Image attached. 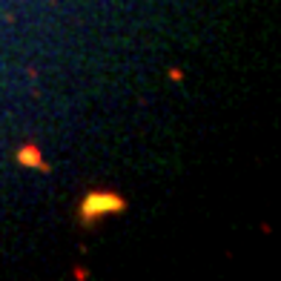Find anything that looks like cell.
Returning a JSON list of instances; mask_svg holds the SVG:
<instances>
[{
	"label": "cell",
	"instance_id": "obj_1",
	"mask_svg": "<svg viewBox=\"0 0 281 281\" xmlns=\"http://www.w3.org/2000/svg\"><path fill=\"white\" fill-rule=\"evenodd\" d=\"M120 210H126V201L120 198L118 192L92 190V192H86V198L80 201V224L92 227L98 218L112 215V212H120Z\"/></svg>",
	"mask_w": 281,
	"mask_h": 281
},
{
	"label": "cell",
	"instance_id": "obj_2",
	"mask_svg": "<svg viewBox=\"0 0 281 281\" xmlns=\"http://www.w3.org/2000/svg\"><path fill=\"white\" fill-rule=\"evenodd\" d=\"M15 158H18V164H23V167H35V170H49L46 167V161H43V155H40V150L35 147V144H26V147H20L18 152H15Z\"/></svg>",
	"mask_w": 281,
	"mask_h": 281
},
{
	"label": "cell",
	"instance_id": "obj_3",
	"mask_svg": "<svg viewBox=\"0 0 281 281\" xmlns=\"http://www.w3.org/2000/svg\"><path fill=\"white\" fill-rule=\"evenodd\" d=\"M170 78H172V80H181V78H184V72H181V69H172Z\"/></svg>",
	"mask_w": 281,
	"mask_h": 281
}]
</instances>
